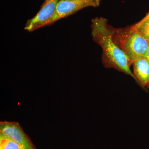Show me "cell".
Masks as SVG:
<instances>
[{
  "label": "cell",
  "instance_id": "obj_1",
  "mask_svg": "<svg viewBox=\"0 0 149 149\" xmlns=\"http://www.w3.org/2000/svg\"><path fill=\"white\" fill-rule=\"evenodd\" d=\"M107 19L103 17H96L92 20V36L95 42L102 49L105 66L124 72L136 80L130 70L131 64L128 57L115 43L113 32L107 27Z\"/></svg>",
  "mask_w": 149,
  "mask_h": 149
},
{
  "label": "cell",
  "instance_id": "obj_2",
  "mask_svg": "<svg viewBox=\"0 0 149 149\" xmlns=\"http://www.w3.org/2000/svg\"><path fill=\"white\" fill-rule=\"evenodd\" d=\"M149 46V41L132 27L130 34L123 43L122 50L131 64L136 60L146 56Z\"/></svg>",
  "mask_w": 149,
  "mask_h": 149
},
{
  "label": "cell",
  "instance_id": "obj_3",
  "mask_svg": "<svg viewBox=\"0 0 149 149\" xmlns=\"http://www.w3.org/2000/svg\"><path fill=\"white\" fill-rule=\"evenodd\" d=\"M101 0H74L59 1L54 16L46 26L51 25L60 19L69 16L76 12L88 7L98 6Z\"/></svg>",
  "mask_w": 149,
  "mask_h": 149
},
{
  "label": "cell",
  "instance_id": "obj_4",
  "mask_svg": "<svg viewBox=\"0 0 149 149\" xmlns=\"http://www.w3.org/2000/svg\"><path fill=\"white\" fill-rule=\"evenodd\" d=\"M59 1L45 0L37 14L26 22L24 29L27 32H32L46 26L54 16Z\"/></svg>",
  "mask_w": 149,
  "mask_h": 149
},
{
  "label": "cell",
  "instance_id": "obj_5",
  "mask_svg": "<svg viewBox=\"0 0 149 149\" xmlns=\"http://www.w3.org/2000/svg\"><path fill=\"white\" fill-rule=\"evenodd\" d=\"M0 133L6 135L25 149H36L18 122L1 121Z\"/></svg>",
  "mask_w": 149,
  "mask_h": 149
},
{
  "label": "cell",
  "instance_id": "obj_6",
  "mask_svg": "<svg viewBox=\"0 0 149 149\" xmlns=\"http://www.w3.org/2000/svg\"><path fill=\"white\" fill-rule=\"evenodd\" d=\"M133 64V74L136 81L143 87L149 85V60L143 57L135 61Z\"/></svg>",
  "mask_w": 149,
  "mask_h": 149
},
{
  "label": "cell",
  "instance_id": "obj_7",
  "mask_svg": "<svg viewBox=\"0 0 149 149\" xmlns=\"http://www.w3.org/2000/svg\"><path fill=\"white\" fill-rule=\"evenodd\" d=\"M0 149H25L3 133H0Z\"/></svg>",
  "mask_w": 149,
  "mask_h": 149
},
{
  "label": "cell",
  "instance_id": "obj_8",
  "mask_svg": "<svg viewBox=\"0 0 149 149\" xmlns=\"http://www.w3.org/2000/svg\"><path fill=\"white\" fill-rule=\"evenodd\" d=\"M132 27L149 42V18L145 21H140Z\"/></svg>",
  "mask_w": 149,
  "mask_h": 149
},
{
  "label": "cell",
  "instance_id": "obj_9",
  "mask_svg": "<svg viewBox=\"0 0 149 149\" xmlns=\"http://www.w3.org/2000/svg\"><path fill=\"white\" fill-rule=\"evenodd\" d=\"M148 18H149V12L148 13V14H147L141 20V21H145V20H146V19H148Z\"/></svg>",
  "mask_w": 149,
  "mask_h": 149
},
{
  "label": "cell",
  "instance_id": "obj_10",
  "mask_svg": "<svg viewBox=\"0 0 149 149\" xmlns=\"http://www.w3.org/2000/svg\"><path fill=\"white\" fill-rule=\"evenodd\" d=\"M146 57L149 60V46L148 49V52H147L146 56ZM148 88H149V85L148 87Z\"/></svg>",
  "mask_w": 149,
  "mask_h": 149
},
{
  "label": "cell",
  "instance_id": "obj_11",
  "mask_svg": "<svg viewBox=\"0 0 149 149\" xmlns=\"http://www.w3.org/2000/svg\"><path fill=\"white\" fill-rule=\"evenodd\" d=\"M60 1H74V0H60Z\"/></svg>",
  "mask_w": 149,
  "mask_h": 149
}]
</instances>
